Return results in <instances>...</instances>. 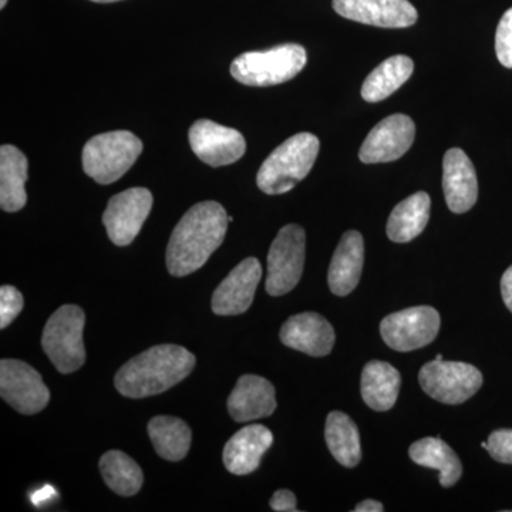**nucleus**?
Instances as JSON below:
<instances>
[{
  "instance_id": "nucleus-1",
  "label": "nucleus",
  "mask_w": 512,
  "mask_h": 512,
  "mask_svg": "<svg viewBox=\"0 0 512 512\" xmlns=\"http://www.w3.org/2000/svg\"><path fill=\"white\" fill-rule=\"evenodd\" d=\"M228 222L227 211L215 201L200 202L185 212L168 242V272L181 278L202 268L224 242Z\"/></svg>"
},
{
  "instance_id": "nucleus-2",
  "label": "nucleus",
  "mask_w": 512,
  "mask_h": 512,
  "mask_svg": "<svg viewBox=\"0 0 512 512\" xmlns=\"http://www.w3.org/2000/svg\"><path fill=\"white\" fill-rule=\"evenodd\" d=\"M195 362V356L183 346H153L128 360L117 372L114 384L130 399L156 396L190 376Z\"/></svg>"
},
{
  "instance_id": "nucleus-3",
  "label": "nucleus",
  "mask_w": 512,
  "mask_h": 512,
  "mask_svg": "<svg viewBox=\"0 0 512 512\" xmlns=\"http://www.w3.org/2000/svg\"><path fill=\"white\" fill-rule=\"evenodd\" d=\"M320 150L319 138L299 133L288 138L266 158L256 175L259 190L281 195L293 190L311 173Z\"/></svg>"
},
{
  "instance_id": "nucleus-4",
  "label": "nucleus",
  "mask_w": 512,
  "mask_h": 512,
  "mask_svg": "<svg viewBox=\"0 0 512 512\" xmlns=\"http://www.w3.org/2000/svg\"><path fill=\"white\" fill-rule=\"evenodd\" d=\"M306 62L308 56L301 45L286 43L265 52H248L238 56L231 64V74L245 86H276L298 76Z\"/></svg>"
},
{
  "instance_id": "nucleus-5",
  "label": "nucleus",
  "mask_w": 512,
  "mask_h": 512,
  "mask_svg": "<svg viewBox=\"0 0 512 512\" xmlns=\"http://www.w3.org/2000/svg\"><path fill=\"white\" fill-rule=\"evenodd\" d=\"M141 153L143 143L130 131L99 134L83 148V170L96 183L113 184L133 167Z\"/></svg>"
},
{
  "instance_id": "nucleus-6",
  "label": "nucleus",
  "mask_w": 512,
  "mask_h": 512,
  "mask_svg": "<svg viewBox=\"0 0 512 512\" xmlns=\"http://www.w3.org/2000/svg\"><path fill=\"white\" fill-rule=\"evenodd\" d=\"M86 315L76 305H64L47 320L42 346L50 362L63 375L76 372L86 362L83 330Z\"/></svg>"
},
{
  "instance_id": "nucleus-7",
  "label": "nucleus",
  "mask_w": 512,
  "mask_h": 512,
  "mask_svg": "<svg viewBox=\"0 0 512 512\" xmlns=\"http://www.w3.org/2000/svg\"><path fill=\"white\" fill-rule=\"evenodd\" d=\"M419 382L431 399L444 404H461L480 390L483 375L468 363L434 359L421 367Z\"/></svg>"
},
{
  "instance_id": "nucleus-8",
  "label": "nucleus",
  "mask_w": 512,
  "mask_h": 512,
  "mask_svg": "<svg viewBox=\"0 0 512 512\" xmlns=\"http://www.w3.org/2000/svg\"><path fill=\"white\" fill-rule=\"evenodd\" d=\"M305 244V231L299 225H286L278 232L268 254L265 286L269 295H285L299 284L305 265Z\"/></svg>"
},
{
  "instance_id": "nucleus-9",
  "label": "nucleus",
  "mask_w": 512,
  "mask_h": 512,
  "mask_svg": "<svg viewBox=\"0 0 512 512\" xmlns=\"http://www.w3.org/2000/svg\"><path fill=\"white\" fill-rule=\"evenodd\" d=\"M440 313L431 306H414L390 313L380 323L386 345L397 352H412L430 345L439 335Z\"/></svg>"
},
{
  "instance_id": "nucleus-10",
  "label": "nucleus",
  "mask_w": 512,
  "mask_h": 512,
  "mask_svg": "<svg viewBox=\"0 0 512 512\" xmlns=\"http://www.w3.org/2000/svg\"><path fill=\"white\" fill-rule=\"evenodd\" d=\"M0 396L16 412L32 416L49 404L50 392L42 376L22 360L0 362Z\"/></svg>"
},
{
  "instance_id": "nucleus-11",
  "label": "nucleus",
  "mask_w": 512,
  "mask_h": 512,
  "mask_svg": "<svg viewBox=\"0 0 512 512\" xmlns=\"http://www.w3.org/2000/svg\"><path fill=\"white\" fill-rule=\"evenodd\" d=\"M153 208V194L147 188H130L114 195L107 204L103 224L117 247H127L143 228Z\"/></svg>"
},
{
  "instance_id": "nucleus-12",
  "label": "nucleus",
  "mask_w": 512,
  "mask_h": 512,
  "mask_svg": "<svg viewBox=\"0 0 512 512\" xmlns=\"http://www.w3.org/2000/svg\"><path fill=\"white\" fill-rule=\"evenodd\" d=\"M416 137L414 121L406 114H393L380 121L367 134L359 151L365 164L390 163L403 157L413 146Z\"/></svg>"
},
{
  "instance_id": "nucleus-13",
  "label": "nucleus",
  "mask_w": 512,
  "mask_h": 512,
  "mask_svg": "<svg viewBox=\"0 0 512 512\" xmlns=\"http://www.w3.org/2000/svg\"><path fill=\"white\" fill-rule=\"evenodd\" d=\"M188 140L195 156L211 167L235 163L247 150L245 138L238 130L211 120L195 121L188 133Z\"/></svg>"
},
{
  "instance_id": "nucleus-14",
  "label": "nucleus",
  "mask_w": 512,
  "mask_h": 512,
  "mask_svg": "<svg viewBox=\"0 0 512 512\" xmlns=\"http://www.w3.org/2000/svg\"><path fill=\"white\" fill-rule=\"evenodd\" d=\"M333 9L342 18L376 28H410L419 19L409 0H333Z\"/></svg>"
},
{
  "instance_id": "nucleus-15",
  "label": "nucleus",
  "mask_w": 512,
  "mask_h": 512,
  "mask_svg": "<svg viewBox=\"0 0 512 512\" xmlns=\"http://www.w3.org/2000/svg\"><path fill=\"white\" fill-rule=\"evenodd\" d=\"M262 278V266L256 258H247L235 266L212 295V312L220 316L241 315L254 302Z\"/></svg>"
},
{
  "instance_id": "nucleus-16",
  "label": "nucleus",
  "mask_w": 512,
  "mask_h": 512,
  "mask_svg": "<svg viewBox=\"0 0 512 512\" xmlns=\"http://www.w3.org/2000/svg\"><path fill=\"white\" fill-rule=\"evenodd\" d=\"M443 190L448 210L464 214L476 205L478 181L476 168L460 148H450L443 160Z\"/></svg>"
},
{
  "instance_id": "nucleus-17",
  "label": "nucleus",
  "mask_w": 512,
  "mask_h": 512,
  "mask_svg": "<svg viewBox=\"0 0 512 512\" xmlns=\"http://www.w3.org/2000/svg\"><path fill=\"white\" fill-rule=\"evenodd\" d=\"M282 343L313 357L328 356L335 346V330L319 313L305 312L292 316L282 326Z\"/></svg>"
},
{
  "instance_id": "nucleus-18",
  "label": "nucleus",
  "mask_w": 512,
  "mask_h": 512,
  "mask_svg": "<svg viewBox=\"0 0 512 512\" xmlns=\"http://www.w3.org/2000/svg\"><path fill=\"white\" fill-rule=\"evenodd\" d=\"M275 410V387L261 376H242L228 399V412L238 423L264 419Z\"/></svg>"
},
{
  "instance_id": "nucleus-19",
  "label": "nucleus",
  "mask_w": 512,
  "mask_h": 512,
  "mask_svg": "<svg viewBox=\"0 0 512 512\" xmlns=\"http://www.w3.org/2000/svg\"><path fill=\"white\" fill-rule=\"evenodd\" d=\"M274 434L261 424H251L235 433L224 448V464L229 473L247 476L261 464V458L272 446Z\"/></svg>"
},
{
  "instance_id": "nucleus-20",
  "label": "nucleus",
  "mask_w": 512,
  "mask_h": 512,
  "mask_svg": "<svg viewBox=\"0 0 512 512\" xmlns=\"http://www.w3.org/2000/svg\"><path fill=\"white\" fill-rule=\"evenodd\" d=\"M365 262V241L357 231H348L340 239L329 266L330 291L338 296H348L355 291L362 276Z\"/></svg>"
},
{
  "instance_id": "nucleus-21",
  "label": "nucleus",
  "mask_w": 512,
  "mask_h": 512,
  "mask_svg": "<svg viewBox=\"0 0 512 512\" xmlns=\"http://www.w3.org/2000/svg\"><path fill=\"white\" fill-rule=\"evenodd\" d=\"M400 384L402 376L399 370L382 360H372L363 369L360 392L370 409L387 412L397 402Z\"/></svg>"
},
{
  "instance_id": "nucleus-22",
  "label": "nucleus",
  "mask_w": 512,
  "mask_h": 512,
  "mask_svg": "<svg viewBox=\"0 0 512 512\" xmlns=\"http://www.w3.org/2000/svg\"><path fill=\"white\" fill-rule=\"evenodd\" d=\"M28 165V158L19 148H0V207L3 211L18 212L28 202L25 190Z\"/></svg>"
},
{
  "instance_id": "nucleus-23",
  "label": "nucleus",
  "mask_w": 512,
  "mask_h": 512,
  "mask_svg": "<svg viewBox=\"0 0 512 512\" xmlns=\"http://www.w3.org/2000/svg\"><path fill=\"white\" fill-rule=\"evenodd\" d=\"M431 200L424 191L416 192L397 204L387 221V237L396 244H406L419 237L430 220Z\"/></svg>"
},
{
  "instance_id": "nucleus-24",
  "label": "nucleus",
  "mask_w": 512,
  "mask_h": 512,
  "mask_svg": "<svg viewBox=\"0 0 512 512\" xmlns=\"http://www.w3.org/2000/svg\"><path fill=\"white\" fill-rule=\"evenodd\" d=\"M409 456L419 466L439 471L443 487H453L463 476L460 458L440 437H426L416 441L410 447Z\"/></svg>"
},
{
  "instance_id": "nucleus-25",
  "label": "nucleus",
  "mask_w": 512,
  "mask_h": 512,
  "mask_svg": "<svg viewBox=\"0 0 512 512\" xmlns=\"http://www.w3.org/2000/svg\"><path fill=\"white\" fill-rule=\"evenodd\" d=\"M413 60L409 56L397 55L384 60L366 77L362 97L367 103H379L400 89L412 77Z\"/></svg>"
},
{
  "instance_id": "nucleus-26",
  "label": "nucleus",
  "mask_w": 512,
  "mask_h": 512,
  "mask_svg": "<svg viewBox=\"0 0 512 512\" xmlns=\"http://www.w3.org/2000/svg\"><path fill=\"white\" fill-rule=\"evenodd\" d=\"M325 439L330 453L343 467L353 468L360 463L362 446L355 421L348 414L332 412L326 420Z\"/></svg>"
},
{
  "instance_id": "nucleus-27",
  "label": "nucleus",
  "mask_w": 512,
  "mask_h": 512,
  "mask_svg": "<svg viewBox=\"0 0 512 512\" xmlns=\"http://www.w3.org/2000/svg\"><path fill=\"white\" fill-rule=\"evenodd\" d=\"M148 434L158 456L168 461H181L191 447V429L184 420L173 416H157L148 423Z\"/></svg>"
},
{
  "instance_id": "nucleus-28",
  "label": "nucleus",
  "mask_w": 512,
  "mask_h": 512,
  "mask_svg": "<svg viewBox=\"0 0 512 512\" xmlns=\"http://www.w3.org/2000/svg\"><path fill=\"white\" fill-rule=\"evenodd\" d=\"M100 471L106 484L114 493L131 497L143 487V471L140 466L119 450H111L100 460Z\"/></svg>"
},
{
  "instance_id": "nucleus-29",
  "label": "nucleus",
  "mask_w": 512,
  "mask_h": 512,
  "mask_svg": "<svg viewBox=\"0 0 512 512\" xmlns=\"http://www.w3.org/2000/svg\"><path fill=\"white\" fill-rule=\"evenodd\" d=\"M23 301L22 293L15 286L3 285L0 288V328L6 329L22 312Z\"/></svg>"
},
{
  "instance_id": "nucleus-30",
  "label": "nucleus",
  "mask_w": 512,
  "mask_h": 512,
  "mask_svg": "<svg viewBox=\"0 0 512 512\" xmlns=\"http://www.w3.org/2000/svg\"><path fill=\"white\" fill-rule=\"evenodd\" d=\"M495 53L504 67L512 69V8L508 9L498 23L495 33Z\"/></svg>"
},
{
  "instance_id": "nucleus-31",
  "label": "nucleus",
  "mask_w": 512,
  "mask_h": 512,
  "mask_svg": "<svg viewBox=\"0 0 512 512\" xmlns=\"http://www.w3.org/2000/svg\"><path fill=\"white\" fill-rule=\"evenodd\" d=\"M487 451L498 463L512 464V429L494 431L488 437Z\"/></svg>"
},
{
  "instance_id": "nucleus-32",
  "label": "nucleus",
  "mask_w": 512,
  "mask_h": 512,
  "mask_svg": "<svg viewBox=\"0 0 512 512\" xmlns=\"http://www.w3.org/2000/svg\"><path fill=\"white\" fill-rule=\"evenodd\" d=\"M271 508L278 512H296V497L292 491L279 490L276 491L271 500Z\"/></svg>"
},
{
  "instance_id": "nucleus-33",
  "label": "nucleus",
  "mask_w": 512,
  "mask_h": 512,
  "mask_svg": "<svg viewBox=\"0 0 512 512\" xmlns=\"http://www.w3.org/2000/svg\"><path fill=\"white\" fill-rule=\"evenodd\" d=\"M501 295H503L505 306L512 313V265L504 272L501 279Z\"/></svg>"
},
{
  "instance_id": "nucleus-34",
  "label": "nucleus",
  "mask_w": 512,
  "mask_h": 512,
  "mask_svg": "<svg viewBox=\"0 0 512 512\" xmlns=\"http://www.w3.org/2000/svg\"><path fill=\"white\" fill-rule=\"evenodd\" d=\"M384 507L382 503L376 500H365L357 504L355 512H383Z\"/></svg>"
},
{
  "instance_id": "nucleus-35",
  "label": "nucleus",
  "mask_w": 512,
  "mask_h": 512,
  "mask_svg": "<svg viewBox=\"0 0 512 512\" xmlns=\"http://www.w3.org/2000/svg\"><path fill=\"white\" fill-rule=\"evenodd\" d=\"M92 2H96V3H113V2H119V0H92Z\"/></svg>"
},
{
  "instance_id": "nucleus-36",
  "label": "nucleus",
  "mask_w": 512,
  "mask_h": 512,
  "mask_svg": "<svg viewBox=\"0 0 512 512\" xmlns=\"http://www.w3.org/2000/svg\"><path fill=\"white\" fill-rule=\"evenodd\" d=\"M6 3H8V0H0V9H5Z\"/></svg>"
},
{
  "instance_id": "nucleus-37",
  "label": "nucleus",
  "mask_w": 512,
  "mask_h": 512,
  "mask_svg": "<svg viewBox=\"0 0 512 512\" xmlns=\"http://www.w3.org/2000/svg\"><path fill=\"white\" fill-rule=\"evenodd\" d=\"M436 360H444L443 355H437V356H436Z\"/></svg>"
}]
</instances>
